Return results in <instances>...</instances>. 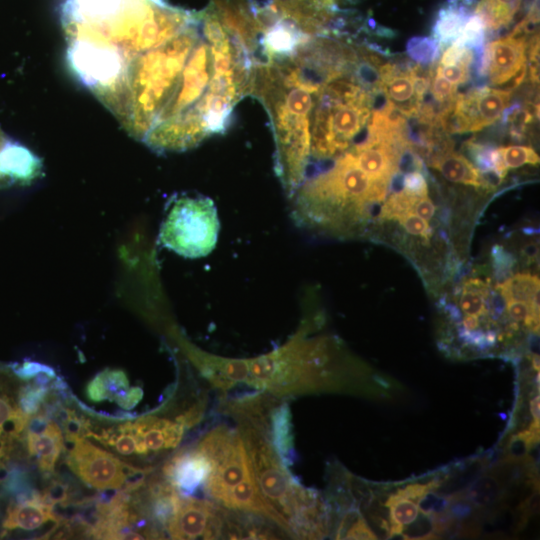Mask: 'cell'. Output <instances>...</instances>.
<instances>
[{
  "label": "cell",
  "mask_w": 540,
  "mask_h": 540,
  "mask_svg": "<svg viewBox=\"0 0 540 540\" xmlns=\"http://www.w3.org/2000/svg\"><path fill=\"white\" fill-rule=\"evenodd\" d=\"M219 220L213 201L204 196L175 199L161 225V243L179 255L198 258L217 242Z\"/></svg>",
  "instance_id": "cell-4"
},
{
  "label": "cell",
  "mask_w": 540,
  "mask_h": 540,
  "mask_svg": "<svg viewBox=\"0 0 540 540\" xmlns=\"http://www.w3.org/2000/svg\"><path fill=\"white\" fill-rule=\"evenodd\" d=\"M45 394L46 388L43 386L35 385L24 388L20 393L19 408L30 417L39 409Z\"/></svg>",
  "instance_id": "cell-26"
},
{
  "label": "cell",
  "mask_w": 540,
  "mask_h": 540,
  "mask_svg": "<svg viewBox=\"0 0 540 540\" xmlns=\"http://www.w3.org/2000/svg\"><path fill=\"white\" fill-rule=\"evenodd\" d=\"M29 417L10 400L0 396V458L5 454L6 441L18 435L27 425Z\"/></svg>",
  "instance_id": "cell-19"
},
{
  "label": "cell",
  "mask_w": 540,
  "mask_h": 540,
  "mask_svg": "<svg viewBox=\"0 0 540 540\" xmlns=\"http://www.w3.org/2000/svg\"><path fill=\"white\" fill-rule=\"evenodd\" d=\"M129 425L138 443L139 457L176 448L187 427L180 417L172 421L156 416L142 417Z\"/></svg>",
  "instance_id": "cell-7"
},
{
  "label": "cell",
  "mask_w": 540,
  "mask_h": 540,
  "mask_svg": "<svg viewBox=\"0 0 540 540\" xmlns=\"http://www.w3.org/2000/svg\"><path fill=\"white\" fill-rule=\"evenodd\" d=\"M261 399L228 405L238 422L260 493L275 524L290 536L318 538L326 529V512L319 497L301 487L290 475L266 433Z\"/></svg>",
  "instance_id": "cell-2"
},
{
  "label": "cell",
  "mask_w": 540,
  "mask_h": 540,
  "mask_svg": "<svg viewBox=\"0 0 540 540\" xmlns=\"http://www.w3.org/2000/svg\"><path fill=\"white\" fill-rule=\"evenodd\" d=\"M73 446L67 455V465L88 486L97 490L131 491L138 488L148 469L127 465L113 453L96 446L84 437L69 440Z\"/></svg>",
  "instance_id": "cell-5"
},
{
  "label": "cell",
  "mask_w": 540,
  "mask_h": 540,
  "mask_svg": "<svg viewBox=\"0 0 540 540\" xmlns=\"http://www.w3.org/2000/svg\"><path fill=\"white\" fill-rule=\"evenodd\" d=\"M501 486L492 476H483L476 480L466 493L465 498L478 507H488L501 496Z\"/></svg>",
  "instance_id": "cell-23"
},
{
  "label": "cell",
  "mask_w": 540,
  "mask_h": 540,
  "mask_svg": "<svg viewBox=\"0 0 540 540\" xmlns=\"http://www.w3.org/2000/svg\"><path fill=\"white\" fill-rule=\"evenodd\" d=\"M400 225L411 235L428 239L432 229L428 222L414 213L413 210L404 212L396 217Z\"/></svg>",
  "instance_id": "cell-27"
},
{
  "label": "cell",
  "mask_w": 540,
  "mask_h": 540,
  "mask_svg": "<svg viewBox=\"0 0 540 540\" xmlns=\"http://www.w3.org/2000/svg\"><path fill=\"white\" fill-rule=\"evenodd\" d=\"M209 471V461L196 447L178 453L164 466V474L170 484L185 493L203 485Z\"/></svg>",
  "instance_id": "cell-13"
},
{
  "label": "cell",
  "mask_w": 540,
  "mask_h": 540,
  "mask_svg": "<svg viewBox=\"0 0 540 540\" xmlns=\"http://www.w3.org/2000/svg\"><path fill=\"white\" fill-rule=\"evenodd\" d=\"M431 92L437 102L447 103L456 98L457 87L436 72L432 83Z\"/></svg>",
  "instance_id": "cell-28"
},
{
  "label": "cell",
  "mask_w": 540,
  "mask_h": 540,
  "mask_svg": "<svg viewBox=\"0 0 540 540\" xmlns=\"http://www.w3.org/2000/svg\"><path fill=\"white\" fill-rule=\"evenodd\" d=\"M410 67V63L404 65L387 63L379 66L381 89L406 118L415 116L419 107Z\"/></svg>",
  "instance_id": "cell-12"
},
{
  "label": "cell",
  "mask_w": 540,
  "mask_h": 540,
  "mask_svg": "<svg viewBox=\"0 0 540 540\" xmlns=\"http://www.w3.org/2000/svg\"><path fill=\"white\" fill-rule=\"evenodd\" d=\"M337 539H376L366 520L357 511L348 512L338 527Z\"/></svg>",
  "instance_id": "cell-24"
},
{
  "label": "cell",
  "mask_w": 540,
  "mask_h": 540,
  "mask_svg": "<svg viewBox=\"0 0 540 540\" xmlns=\"http://www.w3.org/2000/svg\"><path fill=\"white\" fill-rule=\"evenodd\" d=\"M430 165L450 182L483 187L479 170L464 156L453 152L451 148L441 149L432 155Z\"/></svg>",
  "instance_id": "cell-15"
},
{
  "label": "cell",
  "mask_w": 540,
  "mask_h": 540,
  "mask_svg": "<svg viewBox=\"0 0 540 540\" xmlns=\"http://www.w3.org/2000/svg\"><path fill=\"white\" fill-rule=\"evenodd\" d=\"M57 519L58 517L53 512V505L43 496L37 495L10 506L3 527L8 530H35Z\"/></svg>",
  "instance_id": "cell-14"
},
{
  "label": "cell",
  "mask_w": 540,
  "mask_h": 540,
  "mask_svg": "<svg viewBox=\"0 0 540 540\" xmlns=\"http://www.w3.org/2000/svg\"><path fill=\"white\" fill-rule=\"evenodd\" d=\"M472 512V504L464 501L455 502L450 507V514L457 519H464L468 517Z\"/></svg>",
  "instance_id": "cell-33"
},
{
  "label": "cell",
  "mask_w": 540,
  "mask_h": 540,
  "mask_svg": "<svg viewBox=\"0 0 540 540\" xmlns=\"http://www.w3.org/2000/svg\"><path fill=\"white\" fill-rule=\"evenodd\" d=\"M27 426L29 454L36 458L42 473H52L64 448L60 427L44 416L32 418Z\"/></svg>",
  "instance_id": "cell-10"
},
{
  "label": "cell",
  "mask_w": 540,
  "mask_h": 540,
  "mask_svg": "<svg viewBox=\"0 0 540 540\" xmlns=\"http://www.w3.org/2000/svg\"><path fill=\"white\" fill-rule=\"evenodd\" d=\"M413 211L419 217L423 218L427 222L432 219L435 214L436 208L430 198L426 195L421 197L414 205Z\"/></svg>",
  "instance_id": "cell-32"
},
{
  "label": "cell",
  "mask_w": 540,
  "mask_h": 540,
  "mask_svg": "<svg viewBox=\"0 0 540 540\" xmlns=\"http://www.w3.org/2000/svg\"><path fill=\"white\" fill-rule=\"evenodd\" d=\"M488 286L478 279L465 282L459 299V306L465 315L477 317L488 314Z\"/></svg>",
  "instance_id": "cell-21"
},
{
  "label": "cell",
  "mask_w": 540,
  "mask_h": 540,
  "mask_svg": "<svg viewBox=\"0 0 540 540\" xmlns=\"http://www.w3.org/2000/svg\"><path fill=\"white\" fill-rule=\"evenodd\" d=\"M521 0H480L475 14L483 21L486 30L508 26L520 8Z\"/></svg>",
  "instance_id": "cell-17"
},
{
  "label": "cell",
  "mask_w": 540,
  "mask_h": 540,
  "mask_svg": "<svg viewBox=\"0 0 540 540\" xmlns=\"http://www.w3.org/2000/svg\"><path fill=\"white\" fill-rule=\"evenodd\" d=\"M511 91L482 87L457 94L455 106L468 118L470 132H477L498 120L509 105Z\"/></svg>",
  "instance_id": "cell-8"
},
{
  "label": "cell",
  "mask_w": 540,
  "mask_h": 540,
  "mask_svg": "<svg viewBox=\"0 0 540 540\" xmlns=\"http://www.w3.org/2000/svg\"><path fill=\"white\" fill-rule=\"evenodd\" d=\"M530 411L534 421H539V396L534 397L530 402Z\"/></svg>",
  "instance_id": "cell-35"
},
{
  "label": "cell",
  "mask_w": 540,
  "mask_h": 540,
  "mask_svg": "<svg viewBox=\"0 0 540 540\" xmlns=\"http://www.w3.org/2000/svg\"><path fill=\"white\" fill-rule=\"evenodd\" d=\"M462 326L466 334H472L480 328V319L474 315H465L462 319Z\"/></svg>",
  "instance_id": "cell-34"
},
{
  "label": "cell",
  "mask_w": 540,
  "mask_h": 540,
  "mask_svg": "<svg viewBox=\"0 0 540 540\" xmlns=\"http://www.w3.org/2000/svg\"><path fill=\"white\" fill-rule=\"evenodd\" d=\"M507 169L518 168L525 164L536 165L540 158L536 151L529 146L511 145L499 148Z\"/></svg>",
  "instance_id": "cell-25"
},
{
  "label": "cell",
  "mask_w": 540,
  "mask_h": 540,
  "mask_svg": "<svg viewBox=\"0 0 540 540\" xmlns=\"http://www.w3.org/2000/svg\"><path fill=\"white\" fill-rule=\"evenodd\" d=\"M440 51V45L433 37H412L406 45L408 56L421 66H431L434 64L440 56Z\"/></svg>",
  "instance_id": "cell-22"
},
{
  "label": "cell",
  "mask_w": 540,
  "mask_h": 540,
  "mask_svg": "<svg viewBox=\"0 0 540 540\" xmlns=\"http://www.w3.org/2000/svg\"><path fill=\"white\" fill-rule=\"evenodd\" d=\"M466 49H467L466 47H459L454 44H451V46L448 47L442 54V57L440 59V65L442 66L454 65V64L462 65V60H463Z\"/></svg>",
  "instance_id": "cell-31"
},
{
  "label": "cell",
  "mask_w": 540,
  "mask_h": 540,
  "mask_svg": "<svg viewBox=\"0 0 540 540\" xmlns=\"http://www.w3.org/2000/svg\"><path fill=\"white\" fill-rule=\"evenodd\" d=\"M60 19L72 73L157 152L224 132L250 95L256 37L240 0L198 12L166 0H64Z\"/></svg>",
  "instance_id": "cell-1"
},
{
  "label": "cell",
  "mask_w": 540,
  "mask_h": 540,
  "mask_svg": "<svg viewBox=\"0 0 540 540\" xmlns=\"http://www.w3.org/2000/svg\"><path fill=\"white\" fill-rule=\"evenodd\" d=\"M253 2L287 8L313 14H335L343 12L342 5L354 0H251Z\"/></svg>",
  "instance_id": "cell-20"
},
{
  "label": "cell",
  "mask_w": 540,
  "mask_h": 540,
  "mask_svg": "<svg viewBox=\"0 0 540 540\" xmlns=\"http://www.w3.org/2000/svg\"><path fill=\"white\" fill-rule=\"evenodd\" d=\"M385 506L389 508L388 536H402L404 531L416 521L419 516L417 502L404 498L397 493L388 497Z\"/></svg>",
  "instance_id": "cell-18"
},
{
  "label": "cell",
  "mask_w": 540,
  "mask_h": 540,
  "mask_svg": "<svg viewBox=\"0 0 540 540\" xmlns=\"http://www.w3.org/2000/svg\"><path fill=\"white\" fill-rule=\"evenodd\" d=\"M403 189L419 197L427 195V183L419 171L407 173L402 179Z\"/></svg>",
  "instance_id": "cell-30"
},
{
  "label": "cell",
  "mask_w": 540,
  "mask_h": 540,
  "mask_svg": "<svg viewBox=\"0 0 540 540\" xmlns=\"http://www.w3.org/2000/svg\"><path fill=\"white\" fill-rule=\"evenodd\" d=\"M436 72L454 85L466 83L470 79V69L461 65H438Z\"/></svg>",
  "instance_id": "cell-29"
},
{
  "label": "cell",
  "mask_w": 540,
  "mask_h": 540,
  "mask_svg": "<svg viewBox=\"0 0 540 540\" xmlns=\"http://www.w3.org/2000/svg\"><path fill=\"white\" fill-rule=\"evenodd\" d=\"M195 447L209 461L210 471L203 487L215 504L275 524L273 514L256 483L238 430L218 426L208 432Z\"/></svg>",
  "instance_id": "cell-3"
},
{
  "label": "cell",
  "mask_w": 540,
  "mask_h": 540,
  "mask_svg": "<svg viewBox=\"0 0 540 540\" xmlns=\"http://www.w3.org/2000/svg\"><path fill=\"white\" fill-rule=\"evenodd\" d=\"M526 39L507 36L484 46L487 58V75L493 85L511 80L526 65Z\"/></svg>",
  "instance_id": "cell-9"
},
{
  "label": "cell",
  "mask_w": 540,
  "mask_h": 540,
  "mask_svg": "<svg viewBox=\"0 0 540 540\" xmlns=\"http://www.w3.org/2000/svg\"><path fill=\"white\" fill-rule=\"evenodd\" d=\"M470 15L468 8L456 0L439 10L432 33L441 49L455 40Z\"/></svg>",
  "instance_id": "cell-16"
},
{
  "label": "cell",
  "mask_w": 540,
  "mask_h": 540,
  "mask_svg": "<svg viewBox=\"0 0 540 540\" xmlns=\"http://www.w3.org/2000/svg\"><path fill=\"white\" fill-rule=\"evenodd\" d=\"M40 170V160L26 147L7 138L0 129V186L28 183Z\"/></svg>",
  "instance_id": "cell-11"
},
{
  "label": "cell",
  "mask_w": 540,
  "mask_h": 540,
  "mask_svg": "<svg viewBox=\"0 0 540 540\" xmlns=\"http://www.w3.org/2000/svg\"><path fill=\"white\" fill-rule=\"evenodd\" d=\"M224 512V508L210 501L180 495L165 528L172 539L228 536L229 518Z\"/></svg>",
  "instance_id": "cell-6"
}]
</instances>
